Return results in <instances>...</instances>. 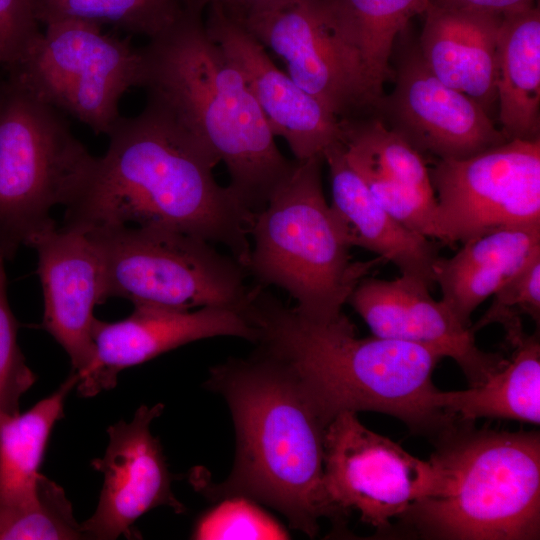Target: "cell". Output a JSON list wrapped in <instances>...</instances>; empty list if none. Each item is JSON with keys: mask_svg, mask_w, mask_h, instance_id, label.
I'll return each mask as SVG.
<instances>
[{"mask_svg": "<svg viewBox=\"0 0 540 540\" xmlns=\"http://www.w3.org/2000/svg\"><path fill=\"white\" fill-rule=\"evenodd\" d=\"M107 136V151L65 207L62 228L174 230L223 244L246 267L253 215L216 182L213 156L149 105L136 116H121Z\"/></svg>", "mask_w": 540, "mask_h": 540, "instance_id": "1", "label": "cell"}, {"mask_svg": "<svg viewBox=\"0 0 540 540\" xmlns=\"http://www.w3.org/2000/svg\"><path fill=\"white\" fill-rule=\"evenodd\" d=\"M242 314L257 332L259 350L293 370L327 425L345 411H374L439 438L458 422L433 402L439 350L359 338L343 312L329 322L309 321L262 286L251 288Z\"/></svg>", "mask_w": 540, "mask_h": 540, "instance_id": "2", "label": "cell"}, {"mask_svg": "<svg viewBox=\"0 0 540 540\" xmlns=\"http://www.w3.org/2000/svg\"><path fill=\"white\" fill-rule=\"evenodd\" d=\"M142 52L147 103L222 161L229 189L253 216L291 172L241 72L209 36L202 11L183 5Z\"/></svg>", "mask_w": 540, "mask_h": 540, "instance_id": "3", "label": "cell"}, {"mask_svg": "<svg viewBox=\"0 0 540 540\" xmlns=\"http://www.w3.org/2000/svg\"><path fill=\"white\" fill-rule=\"evenodd\" d=\"M208 385L229 405L237 449L230 477L201 485L207 495L267 504L310 537L321 518H342L324 486L327 424L288 365L259 350L213 368Z\"/></svg>", "mask_w": 540, "mask_h": 540, "instance_id": "4", "label": "cell"}, {"mask_svg": "<svg viewBox=\"0 0 540 540\" xmlns=\"http://www.w3.org/2000/svg\"><path fill=\"white\" fill-rule=\"evenodd\" d=\"M457 422L431 460L433 495L397 519L413 534L446 540H538L540 433L473 429Z\"/></svg>", "mask_w": 540, "mask_h": 540, "instance_id": "5", "label": "cell"}, {"mask_svg": "<svg viewBox=\"0 0 540 540\" xmlns=\"http://www.w3.org/2000/svg\"><path fill=\"white\" fill-rule=\"evenodd\" d=\"M323 162V155L295 160L254 215L245 267L261 284L287 291L296 301L295 311L317 323L337 318L357 284L386 262L379 256L352 260V246L324 196Z\"/></svg>", "mask_w": 540, "mask_h": 540, "instance_id": "6", "label": "cell"}, {"mask_svg": "<svg viewBox=\"0 0 540 540\" xmlns=\"http://www.w3.org/2000/svg\"><path fill=\"white\" fill-rule=\"evenodd\" d=\"M97 157L74 136L62 112L11 76L0 90V251L21 245L56 223L87 183Z\"/></svg>", "mask_w": 540, "mask_h": 540, "instance_id": "7", "label": "cell"}, {"mask_svg": "<svg viewBox=\"0 0 540 540\" xmlns=\"http://www.w3.org/2000/svg\"><path fill=\"white\" fill-rule=\"evenodd\" d=\"M105 272L106 298L177 310H242L250 289L244 267L212 243L186 233L146 226L85 231Z\"/></svg>", "mask_w": 540, "mask_h": 540, "instance_id": "8", "label": "cell"}, {"mask_svg": "<svg viewBox=\"0 0 540 540\" xmlns=\"http://www.w3.org/2000/svg\"><path fill=\"white\" fill-rule=\"evenodd\" d=\"M44 102L108 135L118 119L119 103L140 87L142 52L131 38L105 33L80 20L45 24L29 54L6 71Z\"/></svg>", "mask_w": 540, "mask_h": 540, "instance_id": "9", "label": "cell"}, {"mask_svg": "<svg viewBox=\"0 0 540 540\" xmlns=\"http://www.w3.org/2000/svg\"><path fill=\"white\" fill-rule=\"evenodd\" d=\"M436 239L464 243L491 231L540 225V139L508 140L429 169Z\"/></svg>", "mask_w": 540, "mask_h": 540, "instance_id": "10", "label": "cell"}, {"mask_svg": "<svg viewBox=\"0 0 540 540\" xmlns=\"http://www.w3.org/2000/svg\"><path fill=\"white\" fill-rule=\"evenodd\" d=\"M324 486L343 516L354 510L366 524L384 531L414 502L433 495L439 472L400 444L365 427L357 413L345 411L327 425Z\"/></svg>", "mask_w": 540, "mask_h": 540, "instance_id": "11", "label": "cell"}, {"mask_svg": "<svg viewBox=\"0 0 540 540\" xmlns=\"http://www.w3.org/2000/svg\"><path fill=\"white\" fill-rule=\"evenodd\" d=\"M238 23L283 60L299 87L340 120L374 109L382 97L321 0H291Z\"/></svg>", "mask_w": 540, "mask_h": 540, "instance_id": "12", "label": "cell"}, {"mask_svg": "<svg viewBox=\"0 0 540 540\" xmlns=\"http://www.w3.org/2000/svg\"><path fill=\"white\" fill-rule=\"evenodd\" d=\"M394 78L393 91L375 105L376 116L422 155L464 159L508 141L478 102L428 69L418 44L405 43Z\"/></svg>", "mask_w": 540, "mask_h": 540, "instance_id": "13", "label": "cell"}, {"mask_svg": "<svg viewBox=\"0 0 540 540\" xmlns=\"http://www.w3.org/2000/svg\"><path fill=\"white\" fill-rule=\"evenodd\" d=\"M163 409L161 403L142 405L130 421L109 426L105 453L91 462L104 481L94 513L81 523L85 539L131 538L135 522L159 506L184 511L172 492L160 442L151 433Z\"/></svg>", "mask_w": 540, "mask_h": 540, "instance_id": "14", "label": "cell"}, {"mask_svg": "<svg viewBox=\"0 0 540 540\" xmlns=\"http://www.w3.org/2000/svg\"><path fill=\"white\" fill-rule=\"evenodd\" d=\"M28 246L38 255L42 326L69 356L72 371L79 376L78 386L93 371L94 308L107 299L100 253L85 232L56 225L35 235Z\"/></svg>", "mask_w": 540, "mask_h": 540, "instance_id": "15", "label": "cell"}, {"mask_svg": "<svg viewBox=\"0 0 540 540\" xmlns=\"http://www.w3.org/2000/svg\"><path fill=\"white\" fill-rule=\"evenodd\" d=\"M430 289L408 275L394 280L366 276L347 302L374 336L435 348L458 364L470 386L483 383L507 359L479 349L471 329L442 300H435Z\"/></svg>", "mask_w": 540, "mask_h": 540, "instance_id": "16", "label": "cell"}, {"mask_svg": "<svg viewBox=\"0 0 540 540\" xmlns=\"http://www.w3.org/2000/svg\"><path fill=\"white\" fill-rule=\"evenodd\" d=\"M211 39L241 72L273 134L286 140L296 160L323 155L338 141L340 119L270 60L265 47L217 5L204 20Z\"/></svg>", "mask_w": 540, "mask_h": 540, "instance_id": "17", "label": "cell"}, {"mask_svg": "<svg viewBox=\"0 0 540 540\" xmlns=\"http://www.w3.org/2000/svg\"><path fill=\"white\" fill-rule=\"evenodd\" d=\"M216 336L256 341L257 332L235 309L203 307L177 310L134 305L133 312L116 322L95 319V364L88 379L77 386L82 397L110 390L119 373L184 344Z\"/></svg>", "mask_w": 540, "mask_h": 540, "instance_id": "18", "label": "cell"}, {"mask_svg": "<svg viewBox=\"0 0 540 540\" xmlns=\"http://www.w3.org/2000/svg\"><path fill=\"white\" fill-rule=\"evenodd\" d=\"M340 125L345 156L379 204L411 231L430 236L437 203L423 155L377 116Z\"/></svg>", "mask_w": 540, "mask_h": 540, "instance_id": "19", "label": "cell"}, {"mask_svg": "<svg viewBox=\"0 0 540 540\" xmlns=\"http://www.w3.org/2000/svg\"><path fill=\"white\" fill-rule=\"evenodd\" d=\"M323 158L330 172V207L351 246L377 254L401 274L431 288L435 284L433 267L440 256L433 239L411 231L379 204L347 160L339 140L323 151Z\"/></svg>", "mask_w": 540, "mask_h": 540, "instance_id": "20", "label": "cell"}, {"mask_svg": "<svg viewBox=\"0 0 540 540\" xmlns=\"http://www.w3.org/2000/svg\"><path fill=\"white\" fill-rule=\"evenodd\" d=\"M418 47L428 69L487 112L497 100V41L502 17L428 4Z\"/></svg>", "mask_w": 540, "mask_h": 540, "instance_id": "21", "label": "cell"}, {"mask_svg": "<svg viewBox=\"0 0 540 540\" xmlns=\"http://www.w3.org/2000/svg\"><path fill=\"white\" fill-rule=\"evenodd\" d=\"M540 254V225L502 228L462 243L453 256H439L434 281L442 301L464 326L488 297Z\"/></svg>", "mask_w": 540, "mask_h": 540, "instance_id": "22", "label": "cell"}, {"mask_svg": "<svg viewBox=\"0 0 540 540\" xmlns=\"http://www.w3.org/2000/svg\"><path fill=\"white\" fill-rule=\"evenodd\" d=\"M497 100L507 140L540 139V9L504 16L497 41Z\"/></svg>", "mask_w": 540, "mask_h": 540, "instance_id": "23", "label": "cell"}, {"mask_svg": "<svg viewBox=\"0 0 540 540\" xmlns=\"http://www.w3.org/2000/svg\"><path fill=\"white\" fill-rule=\"evenodd\" d=\"M512 358L483 383L461 391H437L435 406L459 422L501 418L539 425L540 343L525 335L512 348Z\"/></svg>", "mask_w": 540, "mask_h": 540, "instance_id": "24", "label": "cell"}, {"mask_svg": "<svg viewBox=\"0 0 540 540\" xmlns=\"http://www.w3.org/2000/svg\"><path fill=\"white\" fill-rule=\"evenodd\" d=\"M78 382V374L71 371L52 394L27 411L0 415V506L17 505L35 495L49 437Z\"/></svg>", "mask_w": 540, "mask_h": 540, "instance_id": "25", "label": "cell"}, {"mask_svg": "<svg viewBox=\"0 0 540 540\" xmlns=\"http://www.w3.org/2000/svg\"><path fill=\"white\" fill-rule=\"evenodd\" d=\"M430 0H321L334 27L383 92L398 35Z\"/></svg>", "mask_w": 540, "mask_h": 540, "instance_id": "26", "label": "cell"}, {"mask_svg": "<svg viewBox=\"0 0 540 540\" xmlns=\"http://www.w3.org/2000/svg\"><path fill=\"white\" fill-rule=\"evenodd\" d=\"M40 24L80 20L109 24L129 34L155 37L183 9L181 0H31Z\"/></svg>", "mask_w": 540, "mask_h": 540, "instance_id": "27", "label": "cell"}, {"mask_svg": "<svg viewBox=\"0 0 540 540\" xmlns=\"http://www.w3.org/2000/svg\"><path fill=\"white\" fill-rule=\"evenodd\" d=\"M85 539L64 489L41 474L36 494L18 505L0 506V540Z\"/></svg>", "mask_w": 540, "mask_h": 540, "instance_id": "28", "label": "cell"}, {"mask_svg": "<svg viewBox=\"0 0 540 540\" xmlns=\"http://www.w3.org/2000/svg\"><path fill=\"white\" fill-rule=\"evenodd\" d=\"M492 296L491 305L470 329L475 334L488 325L500 324L505 330L506 342L513 348L526 335L522 326L523 315L531 317L539 327L540 254Z\"/></svg>", "mask_w": 540, "mask_h": 540, "instance_id": "29", "label": "cell"}, {"mask_svg": "<svg viewBox=\"0 0 540 540\" xmlns=\"http://www.w3.org/2000/svg\"><path fill=\"white\" fill-rule=\"evenodd\" d=\"M192 538L224 539H288L285 528L272 516L243 496L226 497L205 513L196 523Z\"/></svg>", "mask_w": 540, "mask_h": 540, "instance_id": "30", "label": "cell"}, {"mask_svg": "<svg viewBox=\"0 0 540 540\" xmlns=\"http://www.w3.org/2000/svg\"><path fill=\"white\" fill-rule=\"evenodd\" d=\"M5 261L0 251V415L18 413L21 398L36 381L18 345V323L7 297Z\"/></svg>", "mask_w": 540, "mask_h": 540, "instance_id": "31", "label": "cell"}, {"mask_svg": "<svg viewBox=\"0 0 540 540\" xmlns=\"http://www.w3.org/2000/svg\"><path fill=\"white\" fill-rule=\"evenodd\" d=\"M31 0H0V67L17 66L40 38Z\"/></svg>", "mask_w": 540, "mask_h": 540, "instance_id": "32", "label": "cell"}, {"mask_svg": "<svg viewBox=\"0 0 540 540\" xmlns=\"http://www.w3.org/2000/svg\"><path fill=\"white\" fill-rule=\"evenodd\" d=\"M428 4L503 18L536 4V0H430Z\"/></svg>", "mask_w": 540, "mask_h": 540, "instance_id": "33", "label": "cell"}, {"mask_svg": "<svg viewBox=\"0 0 540 540\" xmlns=\"http://www.w3.org/2000/svg\"><path fill=\"white\" fill-rule=\"evenodd\" d=\"M289 1L291 0H181L184 6L202 12L209 5H217L238 22Z\"/></svg>", "mask_w": 540, "mask_h": 540, "instance_id": "34", "label": "cell"}, {"mask_svg": "<svg viewBox=\"0 0 540 540\" xmlns=\"http://www.w3.org/2000/svg\"><path fill=\"white\" fill-rule=\"evenodd\" d=\"M3 81H4V79H1V78H0V90H1L2 85H3Z\"/></svg>", "mask_w": 540, "mask_h": 540, "instance_id": "35", "label": "cell"}]
</instances>
